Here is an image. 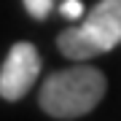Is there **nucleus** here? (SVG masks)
Instances as JSON below:
<instances>
[{"instance_id": "obj_1", "label": "nucleus", "mask_w": 121, "mask_h": 121, "mask_svg": "<svg viewBox=\"0 0 121 121\" xmlns=\"http://www.w3.org/2000/svg\"><path fill=\"white\" fill-rule=\"evenodd\" d=\"M108 91V78L94 65H73L56 70L40 83L38 108L51 118L73 121L91 113Z\"/></svg>"}, {"instance_id": "obj_2", "label": "nucleus", "mask_w": 121, "mask_h": 121, "mask_svg": "<svg viewBox=\"0 0 121 121\" xmlns=\"http://www.w3.org/2000/svg\"><path fill=\"white\" fill-rule=\"evenodd\" d=\"M118 43H121V11L110 0H99L81 24L67 27L56 35V48L70 62H89L99 54L113 51Z\"/></svg>"}, {"instance_id": "obj_3", "label": "nucleus", "mask_w": 121, "mask_h": 121, "mask_svg": "<svg viewBox=\"0 0 121 121\" xmlns=\"http://www.w3.org/2000/svg\"><path fill=\"white\" fill-rule=\"evenodd\" d=\"M40 75V54L27 40H19L8 48L0 65V97L5 102H16L35 86Z\"/></svg>"}, {"instance_id": "obj_4", "label": "nucleus", "mask_w": 121, "mask_h": 121, "mask_svg": "<svg viewBox=\"0 0 121 121\" xmlns=\"http://www.w3.org/2000/svg\"><path fill=\"white\" fill-rule=\"evenodd\" d=\"M27 13H30L32 19H38V22H43L48 13L54 11V0H22Z\"/></svg>"}, {"instance_id": "obj_5", "label": "nucleus", "mask_w": 121, "mask_h": 121, "mask_svg": "<svg viewBox=\"0 0 121 121\" xmlns=\"http://www.w3.org/2000/svg\"><path fill=\"white\" fill-rule=\"evenodd\" d=\"M59 13L65 19H81L83 16V3L81 0H65V3L59 5Z\"/></svg>"}, {"instance_id": "obj_6", "label": "nucleus", "mask_w": 121, "mask_h": 121, "mask_svg": "<svg viewBox=\"0 0 121 121\" xmlns=\"http://www.w3.org/2000/svg\"><path fill=\"white\" fill-rule=\"evenodd\" d=\"M110 3H113V5H116V8L121 11V0H110Z\"/></svg>"}]
</instances>
